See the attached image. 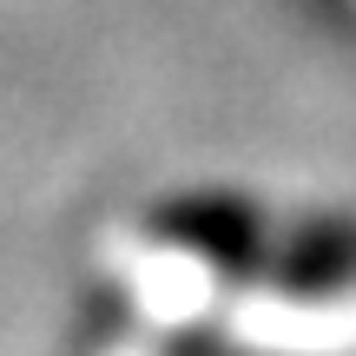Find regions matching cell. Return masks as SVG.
<instances>
[{
  "label": "cell",
  "instance_id": "6da1fadb",
  "mask_svg": "<svg viewBox=\"0 0 356 356\" xmlns=\"http://www.w3.org/2000/svg\"><path fill=\"white\" fill-rule=\"evenodd\" d=\"M284 284L297 291H337V284H356V225L330 218V225H310L297 238V251L284 257Z\"/></svg>",
  "mask_w": 356,
  "mask_h": 356
}]
</instances>
